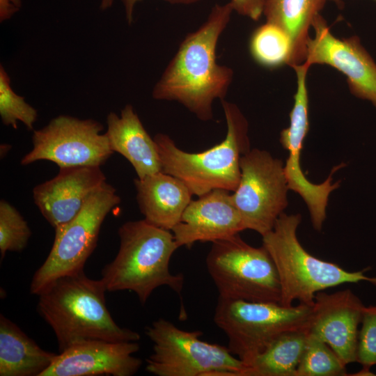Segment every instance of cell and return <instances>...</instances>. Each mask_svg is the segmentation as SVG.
I'll use <instances>...</instances> for the list:
<instances>
[{
  "label": "cell",
  "instance_id": "25",
  "mask_svg": "<svg viewBox=\"0 0 376 376\" xmlns=\"http://www.w3.org/2000/svg\"><path fill=\"white\" fill-rule=\"evenodd\" d=\"M0 116L4 125L17 129V122L33 130L38 118L37 110L11 88L10 79L4 67L0 65Z\"/></svg>",
  "mask_w": 376,
  "mask_h": 376
},
{
  "label": "cell",
  "instance_id": "31",
  "mask_svg": "<svg viewBox=\"0 0 376 376\" xmlns=\"http://www.w3.org/2000/svg\"><path fill=\"white\" fill-rule=\"evenodd\" d=\"M113 3V0H101L100 8L102 10L110 8Z\"/></svg>",
  "mask_w": 376,
  "mask_h": 376
},
{
  "label": "cell",
  "instance_id": "1",
  "mask_svg": "<svg viewBox=\"0 0 376 376\" xmlns=\"http://www.w3.org/2000/svg\"><path fill=\"white\" fill-rule=\"evenodd\" d=\"M233 11L230 1L214 5L184 38L153 87L155 100L177 102L202 121L212 119L214 101L225 100L234 77L231 68L217 61L218 41Z\"/></svg>",
  "mask_w": 376,
  "mask_h": 376
},
{
  "label": "cell",
  "instance_id": "16",
  "mask_svg": "<svg viewBox=\"0 0 376 376\" xmlns=\"http://www.w3.org/2000/svg\"><path fill=\"white\" fill-rule=\"evenodd\" d=\"M136 342L84 341L59 352L41 376H132L142 361Z\"/></svg>",
  "mask_w": 376,
  "mask_h": 376
},
{
  "label": "cell",
  "instance_id": "8",
  "mask_svg": "<svg viewBox=\"0 0 376 376\" xmlns=\"http://www.w3.org/2000/svg\"><path fill=\"white\" fill-rule=\"evenodd\" d=\"M206 267L220 298L281 304L277 270L263 245L254 247L239 234L214 242Z\"/></svg>",
  "mask_w": 376,
  "mask_h": 376
},
{
  "label": "cell",
  "instance_id": "10",
  "mask_svg": "<svg viewBox=\"0 0 376 376\" xmlns=\"http://www.w3.org/2000/svg\"><path fill=\"white\" fill-rule=\"evenodd\" d=\"M241 176L231 194L245 230L261 236L274 228L288 205L284 163L269 152L250 149L240 159Z\"/></svg>",
  "mask_w": 376,
  "mask_h": 376
},
{
  "label": "cell",
  "instance_id": "14",
  "mask_svg": "<svg viewBox=\"0 0 376 376\" xmlns=\"http://www.w3.org/2000/svg\"><path fill=\"white\" fill-rule=\"evenodd\" d=\"M365 306L350 289L316 293L308 332L327 344L347 365L357 361L358 327Z\"/></svg>",
  "mask_w": 376,
  "mask_h": 376
},
{
  "label": "cell",
  "instance_id": "15",
  "mask_svg": "<svg viewBox=\"0 0 376 376\" xmlns=\"http://www.w3.org/2000/svg\"><path fill=\"white\" fill-rule=\"evenodd\" d=\"M106 182L100 166L61 167L54 178L34 187L33 200L55 229L75 218Z\"/></svg>",
  "mask_w": 376,
  "mask_h": 376
},
{
  "label": "cell",
  "instance_id": "7",
  "mask_svg": "<svg viewBox=\"0 0 376 376\" xmlns=\"http://www.w3.org/2000/svg\"><path fill=\"white\" fill-rule=\"evenodd\" d=\"M152 354L146 370L157 376H240L244 363L223 345L202 340L200 331H187L159 318L146 329Z\"/></svg>",
  "mask_w": 376,
  "mask_h": 376
},
{
  "label": "cell",
  "instance_id": "30",
  "mask_svg": "<svg viewBox=\"0 0 376 376\" xmlns=\"http://www.w3.org/2000/svg\"><path fill=\"white\" fill-rule=\"evenodd\" d=\"M141 0H121L124 10L126 21L129 24H131L133 22L134 10L135 5ZM171 3L176 4H191L194 3L200 0H165Z\"/></svg>",
  "mask_w": 376,
  "mask_h": 376
},
{
  "label": "cell",
  "instance_id": "18",
  "mask_svg": "<svg viewBox=\"0 0 376 376\" xmlns=\"http://www.w3.org/2000/svg\"><path fill=\"white\" fill-rule=\"evenodd\" d=\"M107 125L105 134L111 150L130 162L138 178L162 171L154 139L147 132L131 104L125 105L120 116L110 112Z\"/></svg>",
  "mask_w": 376,
  "mask_h": 376
},
{
  "label": "cell",
  "instance_id": "17",
  "mask_svg": "<svg viewBox=\"0 0 376 376\" xmlns=\"http://www.w3.org/2000/svg\"><path fill=\"white\" fill-rule=\"evenodd\" d=\"M245 230L230 191L214 189L191 200L171 230L179 247L197 242L212 243Z\"/></svg>",
  "mask_w": 376,
  "mask_h": 376
},
{
  "label": "cell",
  "instance_id": "27",
  "mask_svg": "<svg viewBox=\"0 0 376 376\" xmlns=\"http://www.w3.org/2000/svg\"><path fill=\"white\" fill-rule=\"evenodd\" d=\"M361 323L356 362L362 369L355 375H373L370 369L376 365V306L364 307Z\"/></svg>",
  "mask_w": 376,
  "mask_h": 376
},
{
  "label": "cell",
  "instance_id": "13",
  "mask_svg": "<svg viewBox=\"0 0 376 376\" xmlns=\"http://www.w3.org/2000/svg\"><path fill=\"white\" fill-rule=\"evenodd\" d=\"M311 27L314 36L308 41L305 62L311 66L327 65L342 72L347 77L350 93L376 108V63L359 38H336L320 14L315 17Z\"/></svg>",
  "mask_w": 376,
  "mask_h": 376
},
{
  "label": "cell",
  "instance_id": "9",
  "mask_svg": "<svg viewBox=\"0 0 376 376\" xmlns=\"http://www.w3.org/2000/svg\"><path fill=\"white\" fill-rule=\"evenodd\" d=\"M120 202L115 188L106 182L91 196L75 218L55 228L50 252L32 278L31 294L38 295L58 278L84 271L86 260L97 245L105 217Z\"/></svg>",
  "mask_w": 376,
  "mask_h": 376
},
{
  "label": "cell",
  "instance_id": "6",
  "mask_svg": "<svg viewBox=\"0 0 376 376\" xmlns=\"http://www.w3.org/2000/svg\"><path fill=\"white\" fill-rule=\"evenodd\" d=\"M312 306L219 297L214 321L228 337L230 352L246 367L283 333L308 327Z\"/></svg>",
  "mask_w": 376,
  "mask_h": 376
},
{
  "label": "cell",
  "instance_id": "3",
  "mask_svg": "<svg viewBox=\"0 0 376 376\" xmlns=\"http://www.w3.org/2000/svg\"><path fill=\"white\" fill-rule=\"evenodd\" d=\"M118 233V253L102 271L100 279L107 291H132L141 304L160 286H168L180 296L184 276L169 269L171 256L179 248L171 230L143 219L124 223Z\"/></svg>",
  "mask_w": 376,
  "mask_h": 376
},
{
  "label": "cell",
  "instance_id": "11",
  "mask_svg": "<svg viewBox=\"0 0 376 376\" xmlns=\"http://www.w3.org/2000/svg\"><path fill=\"white\" fill-rule=\"evenodd\" d=\"M102 125L93 119L60 115L33 132V148L22 165L47 160L59 168L101 166L113 153Z\"/></svg>",
  "mask_w": 376,
  "mask_h": 376
},
{
  "label": "cell",
  "instance_id": "4",
  "mask_svg": "<svg viewBox=\"0 0 376 376\" xmlns=\"http://www.w3.org/2000/svg\"><path fill=\"white\" fill-rule=\"evenodd\" d=\"M221 102L227 132L212 148L191 153L179 148L167 134L158 133L153 138L162 171L180 180L198 197L219 189L233 192L240 180V159L250 150L246 118L235 103Z\"/></svg>",
  "mask_w": 376,
  "mask_h": 376
},
{
  "label": "cell",
  "instance_id": "29",
  "mask_svg": "<svg viewBox=\"0 0 376 376\" xmlns=\"http://www.w3.org/2000/svg\"><path fill=\"white\" fill-rule=\"evenodd\" d=\"M22 6V0H0V22L10 19Z\"/></svg>",
  "mask_w": 376,
  "mask_h": 376
},
{
  "label": "cell",
  "instance_id": "21",
  "mask_svg": "<svg viewBox=\"0 0 376 376\" xmlns=\"http://www.w3.org/2000/svg\"><path fill=\"white\" fill-rule=\"evenodd\" d=\"M326 0H267L263 15L266 22L281 28L290 38L292 54L289 66L306 61L309 29L323 9Z\"/></svg>",
  "mask_w": 376,
  "mask_h": 376
},
{
  "label": "cell",
  "instance_id": "23",
  "mask_svg": "<svg viewBox=\"0 0 376 376\" xmlns=\"http://www.w3.org/2000/svg\"><path fill=\"white\" fill-rule=\"evenodd\" d=\"M249 47L253 59L265 68L275 69L290 63L291 39L281 28L272 23L266 22L253 31Z\"/></svg>",
  "mask_w": 376,
  "mask_h": 376
},
{
  "label": "cell",
  "instance_id": "28",
  "mask_svg": "<svg viewBox=\"0 0 376 376\" xmlns=\"http://www.w3.org/2000/svg\"><path fill=\"white\" fill-rule=\"evenodd\" d=\"M267 0H230L233 10L239 15L258 21L263 15Z\"/></svg>",
  "mask_w": 376,
  "mask_h": 376
},
{
  "label": "cell",
  "instance_id": "24",
  "mask_svg": "<svg viewBox=\"0 0 376 376\" xmlns=\"http://www.w3.org/2000/svg\"><path fill=\"white\" fill-rule=\"evenodd\" d=\"M347 373L346 364L332 348L308 332L296 376H344Z\"/></svg>",
  "mask_w": 376,
  "mask_h": 376
},
{
  "label": "cell",
  "instance_id": "32",
  "mask_svg": "<svg viewBox=\"0 0 376 376\" xmlns=\"http://www.w3.org/2000/svg\"><path fill=\"white\" fill-rule=\"evenodd\" d=\"M326 1H331L336 3L339 7L343 5V3L341 0H326ZM376 1V0H375Z\"/></svg>",
  "mask_w": 376,
  "mask_h": 376
},
{
  "label": "cell",
  "instance_id": "12",
  "mask_svg": "<svg viewBox=\"0 0 376 376\" xmlns=\"http://www.w3.org/2000/svg\"><path fill=\"white\" fill-rule=\"evenodd\" d=\"M311 65L306 62L292 67L297 76V91L290 113V125L280 134V143L288 152L284 163V172L289 190L298 194L308 207L313 228L320 230L326 219V209L330 194L340 186L332 183L334 173L344 166H336L322 183L315 184L307 179L301 167V152L309 129L307 72Z\"/></svg>",
  "mask_w": 376,
  "mask_h": 376
},
{
  "label": "cell",
  "instance_id": "5",
  "mask_svg": "<svg viewBox=\"0 0 376 376\" xmlns=\"http://www.w3.org/2000/svg\"><path fill=\"white\" fill-rule=\"evenodd\" d=\"M301 221L300 214L283 212L272 230L262 236L263 246L277 270L282 305L290 306L297 300L312 306L316 293L345 283L368 281L376 286V276L365 274L368 268L349 272L336 263L309 253L297 237Z\"/></svg>",
  "mask_w": 376,
  "mask_h": 376
},
{
  "label": "cell",
  "instance_id": "26",
  "mask_svg": "<svg viewBox=\"0 0 376 376\" xmlns=\"http://www.w3.org/2000/svg\"><path fill=\"white\" fill-rule=\"evenodd\" d=\"M31 231L17 210L5 200L0 201V252L1 259L7 251H22Z\"/></svg>",
  "mask_w": 376,
  "mask_h": 376
},
{
  "label": "cell",
  "instance_id": "19",
  "mask_svg": "<svg viewBox=\"0 0 376 376\" xmlns=\"http://www.w3.org/2000/svg\"><path fill=\"white\" fill-rule=\"evenodd\" d=\"M134 185L144 219L169 230L179 223L193 195L180 180L162 171L137 178Z\"/></svg>",
  "mask_w": 376,
  "mask_h": 376
},
{
  "label": "cell",
  "instance_id": "22",
  "mask_svg": "<svg viewBox=\"0 0 376 376\" xmlns=\"http://www.w3.org/2000/svg\"><path fill=\"white\" fill-rule=\"evenodd\" d=\"M308 329L288 331L246 366L240 376H296Z\"/></svg>",
  "mask_w": 376,
  "mask_h": 376
},
{
  "label": "cell",
  "instance_id": "2",
  "mask_svg": "<svg viewBox=\"0 0 376 376\" xmlns=\"http://www.w3.org/2000/svg\"><path fill=\"white\" fill-rule=\"evenodd\" d=\"M102 281L84 271L63 276L39 295L38 310L53 329L59 352L87 340L137 342L140 334L119 327L107 308Z\"/></svg>",
  "mask_w": 376,
  "mask_h": 376
},
{
  "label": "cell",
  "instance_id": "20",
  "mask_svg": "<svg viewBox=\"0 0 376 376\" xmlns=\"http://www.w3.org/2000/svg\"><path fill=\"white\" fill-rule=\"evenodd\" d=\"M56 356L41 348L17 325L1 314V376H41Z\"/></svg>",
  "mask_w": 376,
  "mask_h": 376
}]
</instances>
